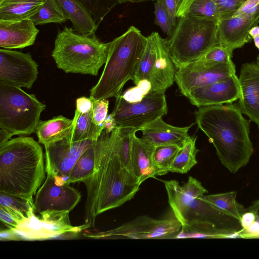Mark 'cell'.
Masks as SVG:
<instances>
[{"label":"cell","instance_id":"cell-1","mask_svg":"<svg viewBox=\"0 0 259 259\" xmlns=\"http://www.w3.org/2000/svg\"><path fill=\"white\" fill-rule=\"evenodd\" d=\"M116 134V128L110 133L103 131L96 142L94 171L83 182L87 192L84 224L88 228L94 227L98 215L130 201L139 190L136 178L118 154Z\"/></svg>","mask_w":259,"mask_h":259},{"label":"cell","instance_id":"cell-2","mask_svg":"<svg viewBox=\"0 0 259 259\" xmlns=\"http://www.w3.org/2000/svg\"><path fill=\"white\" fill-rule=\"evenodd\" d=\"M168 203L182 225L177 239L228 238L243 228L240 221L201 198L207 190L190 176L181 186L176 180L163 181Z\"/></svg>","mask_w":259,"mask_h":259},{"label":"cell","instance_id":"cell-3","mask_svg":"<svg viewBox=\"0 0 259 259\" xmlns=\"http://www.w3.org/2000/svg\"><path fill=\"white\" fill-rule=\"evenodd\" d=\"M238 104L201 106L195 112L196 123L214 147L221 163L236 173L249 162L253 152L249 137L250 120Z\"/></svg>","mask_w":259,"mask_h":259},{"label":"cell","instance_id":"cell-4","mask_svg":"<svg viewBox=\"0 0 259 259\" xmlns=\"http://www.w3.org/2000/svg\"><path fill=\"white\" fill-rule=\"evenodd\" d=\"M46 172L42 148L32 138L19 136L0 146V192L34 202Z\"/></svg>","mask_w":259,"mask_h":259},{"label":"cell","instance_id":"cell-5","mask_svg":"<svg viewBox=\"0 0 259 259\" xmlns=\"http://www.w3.org/2000/svg\"><path fill=\"white\" fill-rule=\"evenodd\" d=\"M147 37L134 26L109 42L103 72L90 90L94 100L118 98L124 84L133 80L146 47Z\"/></svg>","mask_w":259,"mask_h":259},{"label":"cell","instance_id":"cell-6","mask_svg":"<svg viewBox=\"0 0 259 259\" xmlns=\"http://www.w3.org/2000/svg\"><path fill=\"white\" fill-rule=\"evenodd\" d=\"M109 46L95 34L84 35L65 26L58 31L52 56L66 73L97 76L106 63Z\"/></svg>","mask_w":259,"mask_h":259},{"label":"cell","instance_id":"cell-7","mask_svg":"<svg viewBox=\"0 0 259 259\" xmlns=\"http://www.w3.org/2000/svg\"><path fill=\"white\" fill-rule=\"evenodd\" d=\"M179 18L172 34L166 39L177 69L197 60L218 44L217 22L188 15Z\"/></svg>","mask_w":259,"mask_h":259},{"label":"cell","instance_id":"cell-8","mask_svg":"<svg viewBox=\"0 0 259 259\" xmlns=\"http://www.w3.org/2000/svg\"><path fill=\"white\" fill-rule=\"evenodd\" d=\"M46 105L34 94L0 81V128L12 136L35 133Z\"/></svg>","mask_w":259,"mask_h":259},{"label":"cell","instance_id":"cell-9","mask_svg":"<svg viewBox=\"0 0 259 259\" xmlns=\"http://www.w3.org/2000/svg\"><path fill=\"white\" fill-rule=\"evenodd\" d=\"M37 190L33 202L35 213L43 218H69L80 200V193L51 174Z\"/></svg>","mask_w":259,"mask_h":259},{"label":"cell","instance_id":"cell-10","mask_svg":"<svg viewBox=\"0 0 259 259\" xmlns=\"http://www.w3.org/2000/svg\"><path fill=\"white\" fill-rule=\"evenodd\" d=\"M168 109L163 92H150L138 102L128 103L121 96L116 99L112 113L117 126L137 132L166 115Z\"/></svg>","mask_w":259,"mask_h":259},{"label":"cell","instance_id":"cell-11","mask_svg":"<svg viewBox=\"0 0 259 259\" xmlns=\"http://www.w3.org/2000/svg\"><path fill=\"white\" fill-rule=\"evenodd\" d=\"M182 229L181 223L176 218L156 220L144 215L111 230L85 235L88 237L98 239H175Z\"/></svg>","mask_w":259,"mask_h":259},{"label":"cell","instance_id":"cell-12","mask_svg":"<svg viewBox=\"0 0 259 259\" xmlns=\"http://www.w3.org/2000/svg\"><path fill=\"white\" fill-rule=\"evenodd\" d=\"M235 73L233 62L201 64L193 62L177 70L175 81L182 95L186 97L194 89L209 85Z\"/></svg>","mask_w":259,"mask_h":259},{"label":"cell","instance_id":"cell-13","mask_svg":"<svg viewBox=\"0 0 259 259\" xmlns=\"http://www.w3.org/2000/svg\"><path fill=\"white\" fill-rule=\"evenodd\" d=\"M97 140L73 141L68 139L45 146L46 170L65 183V180L79 158Z\"/></svg>","mask_w":259,"mask_h":259},{"label":"cell","instance_id":"cell-14","mask_svg":"<svg viewBox=\"0 0 259 259\" xmlns=\"http://www.w3.org/2000/svg\"><path fill=\"white\" fill-rule=\"evenodd\" d=\"M38 74V65L29 53L0 49V81L30 89Z\"/></svg>","mask_w":259,"mask_h":259},{"label":"cell","instance_id":"cell-15","mask_svg":"<svg viewBox=\"0 0 259 259\" xmlns=\"http://www.w3.org/2000/svg\"><path fill=\"white\" fill-rule=\"evenodd\" d=\"M88 228L83 224L72 226L69 219H47L36 215L34 213L15 229H9L12 240H41L55 238L69 233H78Z\"/></svg>","mask_w":259,"mask_h":259},{"label":"cell","instance_id":"cell-16","mask_svg":"<svg viewBox=\"0 0 259 259\" xmlns=\"http://www.w3.org/2000/svg\"><path fill=\"white\" fill-rule=\"evenodd\" d=\"M240 95L239 79L236 73L209 85L194 89L186 96L191 104L198 107L231 104Z\"/></svg>","mask_w":259,"mask_h":259},{"label":"cell","instance_id":"cell-17","mask_svg":"<svg viewBox=\"0 0 259 259\" xmlns=\"http://www.w3.org/2000/svg\"><path fill=\"white\" fill-rule=\"evenodd\" d=\"M238 79L240 88L238 105L242 112L259 129V65L253 62L243 64Z\"/></svg>","mask_w":259,"mask_h":259},{"label":"cell","instance_id":"cell-18","mask_svg":"<svg viewBox=\"0 0 259 259\" xmlns=\"http://www.w3.org/2000/svg\"><path fill=\"white\" fill-rule=\"evenodd\" d=\"M149 36L154 44L156 55L150 78V92H165L173 84L177 69L171 58L166 39H163L157 32Z\"/></svg>","mask_w":259,"mask_h":259},{"label":"cell","instance_id":"cell-19","mask_svg":"<svg viewBox=\"0 0 259 259\" xmlns=\"http://www.w3.org/2000/svg\"><path fill=\"white\" fill-rule=\"evenodd\" d=\"M257 24L252 19L239 16L221 18L218 22V44L233 52L253 39L249 32Z\"/></svg>","mask_w":259,"mask_h":259},{"label":"cell","instance_id":"cell-20","mask_svg":"<svg viewBox=\"0 0 259 259\" xmlns=\"http://www.w3.org/2000/svg\"><path fill=\"white\" fill-rule=\"evenodd\" d=\"M30 19L0 21V47L22 49L34 44L39 30Z\"/></svg>","mask_w":259,"mask_h":259},{"label":"cell","instance_id":"cell-21","mask_svg":"<svg viewBox=\"0 0 259 259\" xmlns=\"http://www.w3.org/2000/svg\"><path fill=\"white\" fill-rule=\"evenodd\" d=\"M193 125L185 127L175 126L164 122L161 117L141 131L142 138L155 147L176 145L182 147L190 138L188 131Z\"/></svg>","mask_w":259,"mask_h":259},{"label":"cell","instance_id":"cell-22","mask_svg":"<svg viewBox=\"0 0 259 259\" xmlns=\"http://www.w3.org/2000/svg\"><path fill=\"white\" fill-rule=\"evenodd\" d=\"M155 147L142 138L137 137L136 133L133 134L131 168L140 185L147 179L157 176L153 161Z\"/></svg>","mask_w":259,"mask_h":259},{"label":"cell","instance_id":"cell-23","mask_svg":"<svg viewBox=\"0 0 259 259\" xmlns=\"http://www.w3.org/2000/svg\"><path fill=\"white\" fill-rule=\"evenodd\" d=\"M74 123L73 119L59 115L47 120H40L35 133L38 142L45 146L69 138L71 135Z\"/></svg>","mask_w":259,"mask_h":259},{"label":"cell","instance_id":"cell-24","mask_svg":"<svg viewBox=\"0 0 259 259\" xmlns=\"http://www.w3.org/2000/svg\"><path fill=\"white\" fill-rule=\"evenodd\" d=\"M73 29L84 35H94L98 26L93 16L78 0H57Z\"/></svg>","mask_w":259,"mask_h":259},{"label":"cell","instance_id":"cell-25","mask_svg":"<svg viewBox=\"0 0 259 259\" xmlns=\"http://www.w3.org/2000/svg\"><path fill=\"white\" fill-rule=\"evenodd\" d=\"M46 0H0V21L30 19Z\"/></svg>","mask_w":259,"mask_h":259},{"label":"cell","instance_id":"cell-26","mask_svg":"<svg viewBox=\"0 0 259 259\" xmlns=\"http://www.w3.org/2000/svg\"><path fill=\"white\" fill-rule=\"evenodd\" d=\"M92 111L93 108L90 111L82 114L75 111L73 118L74 121L73 130L70 137L67 139L73 141L98 139L104 128L95 124L93 120Z\"/></svg>","mask_w":259,"mask_h":259},{"label":"cell","instance_id":"cell-27","mask_svg":"<svg viewBox=\"0 0 259 259\" xmlns=\"http://www.w3.org/2000/svg\"><path fill=\"white\" fill-rule=\"evenodd\" d=\"M188 15L208 19L218 22L221 15L212 0H188L180 5L176 16Z\"/></svg>","mask_w":259,"mask_h":259},{"label":"cell","instance_id":"cell-28","mask_svg":"<svg viewBox=\"0 0 259 259\" xmlns=\"http://www.w3.org/2000/svg\"><path fill=\"white\" fill-rule=\"evenodd\" d=\"M96 142L86 150L77 160L69 175L65 183L83 182L92 175L95 164L96 156Z\"/></svg>","mask_w":259,"mask_h":259},{"label":"cell","instance_id":"cell-29","mask_svg":"<svg viewBox=\"0 0 259 259\" xmlns=\"http://www.w3.org/2000/svg\"><path fill=\"white\" fill-rule=\"evenodd\" d=\"M0 207L17 218L21 224L35 213L33 202L19 196L2 192H0Z\"/></svg>","mask_w":259,"mask_h":259},{"label":"cell","instance_id":"cell-30","mask_svg":"<svg viewBox=\"0 0 259 259\" xmlns=\"http://www.w3.org/2000/svg\"><path fill=\"white\" fill-rule=\"evenodd\" d=\"M197 137L190 139L180 149L170 167L169 171L185 174L197 163L196 155L199 150L196 147Z\"/></svg>","mask_w":259,"mask_h":259},{"label":"cell","instance_id":"cell-31","mask_svg":"<svg viewBox=\"0 0 259 259\" xmlns=\"http://www.w3.org/2000/svg\"><path fill=\"white\" fill-rule=\"evenodd\" d=\"M237 193L230 191L210 195H204L201 198L214 206L228 212L240 220L246 211L242 205L236 200Z\"/></svg>","mask_w":259,"mask_h":259},{"label":"cell","instance_id":"cell-32","mask_svg":"<svg viewBox=\"0 0 259 259\" xmlns=\"http://www.w3.org/2000/svg\"><path fill=\"white\" fill-rule=\"evenodd\" d=\"M35 25L62 23L68 19L57 0H46L38 11L30 19Z\"/></svg>","mask_w":259,"mask_h":259},{"label":"cell","instance_id":"cell-33","mask_svg":"<svg viewBox=\"0 0 259 259\" xmlns=\"http://www.w3.org/2000/svg\"><path fill=\"white\" fill-rule=\"evenodd\" d=\"M181 148L176 145H164L155 147L153 161L157 176L164 175L169 172L171 164Z\"/></svg>","mask_w":259,"mask_h":259},{"label":"cell","instance_id":"cell-34","mask_svg":"<svg viewBox=\"0 0 259 259\" xmlns=\"http://www.w3.org/2000/svg\"><path fill=\"white\" fill-rule=\"evenodd\" d=\"M156 56L154 44L148 36H147L146 47L132 80L134 84H137L142 79H147L150 80L156 60Z\"/></svg>","mask_w":259,"mask_h":259},{"label":"cell","instance_id":"cell-35","mask_svg":"<svg viewBox=\"0 0 259 259\" xmlns=\"http://www.w3.org/2000/svg\"><path fill=\"white\" fill-rule=\"evenodd\" d=\"M93 16L98 26L117 4L118 0H78Z\"/></svg>","mask_w":259,"mask_h":259},{"label":"cell","instance_id":"cell-36","mask_svg":"<svg viewBox=\"0 0 259 259\" xmlns=\"http://www.w3.org/2000/svg\"><path fill=\"white\" fill-rule=\"evenodd\" d=\"M232 54L228 49L218 44L194 62L201 64L230 63L233 62Z\"/></svg>","mask_w":259,"mask_h":259},{"label":"cell","instance_id":"cell-37","mask_svg":"<svg viewBox=\"0 0 259 259\" xmlns=\"http://www.w3.org/2000/svg\"><path fill=\"white\" fill-rule=\"evenodd\" d=\"M154 8L155 23L169 37L172 34L175 27L162 0L156 1Z\"/></svg>","mask_w":259,"mask_h":259},{"label":"cell","instance_id":"cell-38","mask_svg":"<svg viewBox=\"0 0 259 259\" xmlns=\"http://www.w3.org/2000/svg\"><path fill=\"white\" fill-rule=\"evenodd\" d=\"M151 90V83L147 79H142L136 86L126 90L121 94V98L128 103L141 101Z\"/></svg>","mask_w":259,"mask_h":259},{"label":"cell","instance_id":"cell-39","mask_svg":"<svg viewBox=\"0 0 259 259\" xmlns=\"http://www.w3.org/2000/svg\"><path fill=\"white\" fill-rule=\"evenodd\" d=\"M92 101L93 121L98 126L104 128V121L108 115L109 101L106 99Z\"/></svg>","mask_w":259,"mask_h":259},{"label":"cell","instance_id":"cell-40","mask_svg":"<svg viewBox=\"0 0 259 259\" xmlns=\"http://www.w3.org/2000/svg\"><path fill=\"white\" fill-rule=\"evenodd\" d=\"M215 4L221 18L232 16L247 0H212ZM220 18V19H221Z\"/></svg>","mask_w":259,"mask_h":259},{"label":"cell","instance_id":"cell-41","mask_svg":"<svg viewBox=\"0 0 259 259\" xmlns=\"http://www.w3.org/2000/svg\"><path fill=\"white\" fill-rule=\"evenodd\" d=\"M1 222L7 228L15 229L21 224V222L12 214L0 207Z\"/></svg>","mask_w":259,"mask_h":259},{"label":"cell","instance_id":"cell-42","mask_svg":"<svg viewBox=\"0 0 259 259\" xmlns=\"http://www.w3.org/2000/svg\"><path fill=\"white\" fill-rule=\"evenodd\" d=\"M93 101L91 97H81L76 100V110L79 114L87 113L93 108Z\"/></svg>","mask_w":259,"mask_h":259},{"label":"cell","instance_id":"cell-43","mask_svg":"<svg viewBox=\"0 0 259 259\" xmlns=\"http://www.w3.org/2000/svg\"><path fill=\"white\" fill-rule=\"evenodd\" d=\"M162 1L169 15L172 23L176 28L177 25L176 14L177 11L176 0H162Z\"/></svg>","mask_w":259,"mask_h":259},{"label":"cell","instance_id":"cell-44","mask_svg":"<svg viewBox=\"0 0 259 259\" xmlns=\"http://www.w3.org/2000/svg\"><path fill=\"white\" fill-rule=\"evenodd\" d=\"M259 5V0H247L233 16L243 15Z\"/></svg>","mask_w":259,"mask_h":259},{"label":"cell","instance_id":"cell-45","mask_svg":"<svg viewBox=\"0 0 259 259\" xmlns=\"http://www.w3.org/2000/svg\"><path fill=\"white\" fill-rule=\"evenodd\" d=\"M256 220L254 213L249 210H247L242 214L240 219V223L243 229H246L251 225Z\"/></svg>","mask_w":259,"mask_h":259},{"label":"cell","instance_id":"cell-46","mask_svg":"<svg viewBox=\"0 0 259 259\" xmlns=\"http://www.w3.org/2000/svg\"><path fill=\"white\" fill-rule=\"evenodd\" d=\"M117 127L116 121L112 113L107 115L105 121L104 130L107 133L113 131Z\"/></svg>","mask_w":259,"mask_h":259},{"label":"cell","instance_id":"cell-47","mask_svg":"<svg viewBox=\"0 0 259 259\" xmlns=\"http://www.w3.org/2000/svg\"><path fill=\"white\" fill-rule=\"evenodd\" d=\"M247 210L253 212L256 217V222L259 228V199L254 201L251 205L246 208Z\"/></svg>","mask_w":259,"mask_h":259},{"label":"cell","instance_id":"cell-48","mask_svg":"<svg viewBox=\"0 0 259 259\" xmlns=\"http://www.w3.org/2000/svg\"><path fill=\"white\" fill-rule=\"evenodd\" d=\"M12 136L8 132L0 128V146L11 140Z\"/></svg>","mask_w":259,"mask_h":259},{"label":"cell","instance_id":"cell-49","mask_svg":"<svg viewBox=\"0 0 259 259\" xmlns=\"http://www.w3.org/2000/svg\"><path fill=\"white\" fill-rule=\"evenodd\" d=\"M249 33L252 39L257 36H259V26L256 25L253 27L250 30Z\"/></svg>","mask_w":259,"mask_h":259},{"label":"cell","instance_id":"cell-50","mask_svg":"<svg viewBox=\"0 0 259 259\" xmlns=\"http://www.w3.org/2000/svg\"><path fill=\"white\" fill-rule=\"evenodd\" d=\"M253 39L255 47L259 50V36H257Z\"/></svg>","mask_w":259,"mask_h":259},{"label":"cell","instance_id":"cell-51","mask_svg":"<svg viewBox=\"0 0 259 259\" xmlns=\"http://www.w3.org/2000/svg\"><path fill=\"white\" fill-rule=\"evenodd\" d=\"M119 4L125 3L126 2L138 3V0H118Z\"/></svg>","mask_w":259,"mask_h":259},{"label":"cell","instance_id":"cell-52","mask_svg":"<svg viewBox=\"0 0 259 259\" xmlns=\"http://www.w3.org/2000/svg\"><path fill=\"white\" fill-rule=\"evenodd\" d=\"M183 0H176L177 5V9L183 2Z\"/></svg>","mask_w":259,"mask_h":259},{"label":"cell","instance_id":"cell-53","mask_svg":"<svg viewBox=\"0 0 259 259\" xmlns=\"http://www.w3.org/2000/svg\"><path fill=\"white\" fill-rule=\"evenodd\" d=\"M157 0H138V3L143 2H148V1H156Z\"/></svg>","mask_w":259,"mask_h":259},{"label":"cell","instance_id":"cell-54","mask_svg":"<svg viewBox=\"0 0 259 259\" xmlns=\"http://www.w3.org/2000/svg\"><path fill=\"white\" fill-rule=\"evenodd\" d=\"M256 63L259 65V54L258 55L256 58Z\"/></svg>","mask_w":259,"mask_h":259},{"label":"cell","instance_id":"cell-55","mask_svg":"<svg viewBox=\"0 0 259 259\" xmlns=\"http://www.w3.org/2000/svg\"><path fill=\"white\" fill-rule=\"evenodd\" d=\"M187 1H188V0H183V2H182V3H184V2H187ZM182 3H181V4H182Z\"/></svg>","mask_w":259,"mask_h":259}]
</instances>
